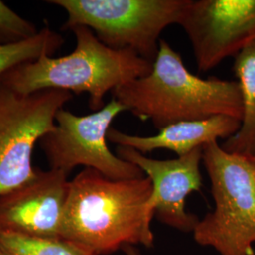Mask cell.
<instances>
[{
    "instance_id": "obj_1",
    "label": "cell",
    "mask_w": 255,
    "mask_h": 255,
    "mask_svg": "<svg viewBox=\"0 0 255 255\" xmlns=\"http://www.w3.org/2000/svg\"><path fill=\"white\" fill-rule=\"evenodd\" d=\"M153 187L147 177L111 180L84 168L69 183L60 237L94 255L154 246Z\"/></svg>"
},
{
    "instance_id": "obj_2",
    "label": "cell",
    "mask_w": 255,
    "mask_h": 255,
    "mask_svg": "<svg viewBox=\"0 0 255 255\" xmlns=\"http://www.w3.org/2000/svg\"><path fill=\"white\" fill-rule=\"evenodd\" d=\"M113 99L159 130L182 121L229 116L241 120L239 83L218 78L201 79L185 66L182 56L163 39L149 73L119 86Z\"/></svg>"
},
{
    "instance_id": "obj_3",
    "label": "cell",
    "mask_w": 255,
    "mask_h": 255,
    "mask_svg": "<svg viewBox=\"0 0 255 255\" xmlns=\"http://www.w3.org/2000/svg\"><path fill=\"white\" fill-rule=\"evenodd\" d=\"M71 30L77 42L73 52L20 64L1 76L0 81L21 94L46 89L87 93L89 107L97 112L104 107L107 93L152 69V63L131 50L105 46L89 27L77 26Z\"/></svg>"
},
{
    "instance_id": "obj_4",
    "label": "cell",
    "mask_w": 255,
    "mask_h": 255,
    "mask_svg": "<svg viewBox=\"0 0 255 255\" xmlns=\"http://www.w3.org/2000/svg\"><path fill=\"white\" fill-rule=\"evenodd\" d=\"M202 162L211 182L215 210L200 219L195 241L219 255H255V167L229 153L219 142L203 146Z\"/></svg>"
},
{
    "instance_id": "obj_5",
    "label": "cell",
    "mask_w": 255,
    "mask_h": 255,
    "mask_svg": "<svg viewBox=\"0 0 255 255\" xmlns=\"http://www.w3.org/2000/svg\"><path fill=\"white\" fill-rule=\"evenodd\" d=\"M66 11L63 29L89 27L105 46L153 63L164 28L179 24L188 0H50Z\"/></svg>"
},
{
    "instance_id": "obj_6",
    "label": "cell",
    "mask_w": 255,
    "mask_h": 255,
    "mask_svg": "<svg viewBox=\"0 0 255 255\" xmlns=\"http://www.w3.org/2000/svg\"><path fill=\"white\" fill-rule=\"evenodd\" d=\"M72 98L58 89L21 94L0 81V196L35 177L33 149Z\"/></svg>"
},
{
    "instance_id": "obj_7",
    "label": "cell",
    "mask_w": 255,
    "mask_h": 255,
    "mask_svg": "<svg viewBox=\"0 0 255 255\" xmlns=\"http://www.w3.org/2000/svg\"><path fill=\"white\" fill-rule=\"evenodd\" d=\"M125 111L115 99L86 116L60 110L54 128L39 142L50 168L69 174L75 167L83 165L116 181L145 177L138 166L114 154L107 145L111 124Z\"/></svg>"
},
{
    "instance_id": "obj_8",
    "label": "cell",
    "mask_w": 255,
    "mask_h": 255,
    "mask_svg": "<svg viewBox=\"0 0 255 255\" xmlns=\"http://www.w3.org/2000/svg\"><path fill=\"white\" fill-rule=\"evenodd\" d=\"M178 25L206 72L255 41V0H188Z\"/></svg>"
},
{
    "instance_id": "obj_9",
    "label": "cell",
    "mask_w": 255,
    "mask_h": 255,
    "mask_svg": "<svg viewBox=\"0 0 255 255\" xmlns=\"http://www.w3.org/2000/svg\"><path fill=\"white\" fill-rule=\"evenodd\" d=\"M119 158L138 166L152 183L155 217L182 233H193L200 219L185 209L192 192L202 187L201 163L203 146L173 160H155L133 148L118 146Z\"/></svg>"
},
{
    "instance_id": "obj_10",
    "label": "cell",
    "mask_w": 255,
    "mask_h": 255,
    "mask_svg": "<svg viewBox=\"0 0 255 255\" xmlns=\"http://www.w3.org/2000/svg\"><path fill=\"white\" fill-rule=\"evenodd\" d=\"M69 183L68 174L38 168L32 180L0 196V232L60 237Z\"/></svg>"
},
{
    "instance_id": "obj_11",
    "label": "cell",
    "mask_w": 255,
    "mask_h": 255,
    "mask_svg": "<svg viewBox=\"0 0 255 255\" xmlns=\"http://www.w3.org/2000/svg\"><path fill=\"white\" fill-rule=\"evenodd\" d=\"M241 120L229 116H215L209 119L174 123L160 129L153 136L128 134L111 128L107 138L119 146L133 148L145 154L156 149H168L178 157L204 146L219 139H228L236 134Z\"/></svg>"
},
{
    "instance_id": "obj_12",
    "label": "cell",
    "mask_w": 255,
    "mask_h": 255,
    "mask_svg": "<svg viewBox=\"0 0 255 255\" xmlns=\"http://www.w3.org/2000/svg\"><path fill=\"white\" fill-rule=\"evenodd\" d=\"M234 71L239 83L243 116L237 133L226 139L221 147L229 153L255 157V40L235 57Z\"/></svg>"
},
{
    "instance_id": "obj_13",
    "label": "cell",
    "mask_w": 255,
    "mask_h": 255,
    "mask_svg": "<svg viewBox=\"0 0 255 255\" xmlns=\"http://www.w3.org/2000/svg\"><path fill=\"white\" fill-rule=\"evenodd\" d=\"M63 36L48 26L28 40L11 45H0V77L20 64L52 56L64 45Z\"/></svg>"
},
{
    "instance_id": "obj_14",
    "label": "cell",
    "mask_w": 255,
    "mask_h": 255,
    "mask_svg": "<svg viewBox=\"0 0 255 255\" xmlns=\"http://www.w3.org/2000/svg\"><path fill=\"white\" fill-rule=\"evenodd\" d=\"M0 250L7 255H94L62 237H32L0 232Z\"/></svg>"
},
{
    "instance_id": "obj_15",
    "label": "cell",
    "mask_w": 255,
    "mask_h": 255,
    "mask_svg": "<svg viewBox=\"0 0 255 255\" xmlns=\"http://www.w3.org/2000/svg\"><path fill=\"white\" fill-rule=\"evenodd\" d=\"M39 30L34 24L21 17L0 0V45H11L28 40Z\"/></svg>"
},
{
    "instance_id": "obj_16",
    "label": "cell",
    "mask_w": 255,
    "mask_h": 255,
    "mask_svg": "<svg viewBox=\"0 0 255 255\" xmlns=\"http://www.w3.org/2000/svg\"><path fill=\"white\" fill-rule=\"evenodd\" d=\"M122 251L124 252L125 255H142L140 250L136 246L128 245V246L123 247Z\"/></svg>"
},
{
    "instance_id": "obj_17",
    "label": "cell",
    "mask_w": 255,
    "mask_h": 255,
    "mask_svg": "<svg viewBox=\"0 0 255 255\" xmlns=\"http://www.w3.org/2000/svg\"><path fill=\"white\" fill-rule=\"evenodd\" d=\"M251 161H252V163L254 164V165H255V157H254V158H249Z\"/></svg>"
},
{
    "instance_id": "obj_18",
    "label": "cell",
    "mask_w": 255,
    "mask_h": 255,
    "mask_svg": "<svg viewBox=\"0 0 255 255\" xmlns=\"http://www.w3.org/2000/svg\"><path fill=\"white\" fill-rule=\"evenodd\" d=\"M0 255H6V254H5V253H4V252H2V251H1V250H0Z\"/></svg>"
}]
</instances>
